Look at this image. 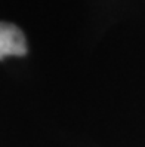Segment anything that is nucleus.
Wrapping results in <instances>:
<instances>
[{"label":"nucleus","instance_id":"f257e3e1","mask_svg":"<svg viewBox=\"0 0 145 147\" xmlns=\"http://www.w3.org/2000/svg\"><path fill=\"white\" fill-rule=\"evenodd\" d=\"M27 54V42L22 31L13 24L0 22V59L9 55Z\"/></svg>","mask_w":145,"mask_h":147}]
</instances>
